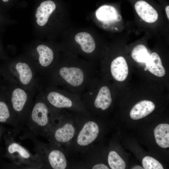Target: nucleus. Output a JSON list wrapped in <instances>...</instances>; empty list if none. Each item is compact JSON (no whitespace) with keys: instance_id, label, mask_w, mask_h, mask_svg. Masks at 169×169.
<instances>
[{"instance_id":"393cba45","label":"nucleus","mask_w":169,"mask_h":169,"mask_svg":"<svg viewBox=\"0 0 169 169\" xmlns=\"http://www.w3.org/2000/svg\"><path fill=\"white\" fill-rule=\"evenodd\" d=\"M6 59V57L0 46V61L1 60H5Z\"/></svg>"},{"instance_id":"2eb2a0df","label":"nucleus","mask_w":169,"mask_h":169,"mask_svg":"<svg viewBox=\"0 0 169 169\" xmlns=\"http://www.w3.org/2000/svg\"><path fill=\"white\" fill-rule=\"evenodd\" d=\"M155 108L154 104L151 101H141L132 107L130 112V116L134 120L141 119L151 113Z\"/></svg>"},{"instance_id":"a878e982","label":"nucleus","mask_w":169,"mask_h":169,"mask_svg":"<svg viewBox=\"0 0 169 169\" xmlns=\"http://www.w3.org/2000/svg\"><path fill=\"white\" fill-rule=\"evenodd\" d=\"M3 79V69L0 63V86L1 85Z\"/></svg>"},{"instance_id":"4468645a","label":"nucleus","mask_w":169,"mask_h":169,"mask_svg":"<svg viewBox=\"0 0 169 169\" xmlns=\"http://www.w3.org/2000/svg\"><path fill=\"white\" fill-rule=\"evenodd\" d=\"M135 8L138 15L146 22L152 23L157 20L158 14L157 11L146 1L140 0L137 2Z\"/></svg>"},{"instance_id":"b1692460","label":"nucleus","mask_w":169,"mask_h":169,"mask_svg":"<svg viewBox=\"0 0 169 169\" xmlns=\"http://www.w3.org/2000/svg\"><path fill=\"white\" fill-rule=\"evenodd\" d=\"M106 165L103 163H100L95 165L92 169H109Z\"/></svg>"},{"instance_id":"f8f14e48","label":"nucleus","mask_w":169,"mask_h":169,"mask_svg":"<svg viewBox=\"0 0 169 169\" xmlns=\"http://www.w3.org/2000/svg\"><path fill=\"white\" fill-rule=\"evenodd\" d=\"M11 120L15 129L19 131L20 129L19 122L11 107L7 98L2 86H0V122H5Z\"/></svg>"},{"instance_id":"cd10ccee","label":"nucleus","mask_w":169,"mask_h":169,"mask_svg":"<svg viewBox=\"0 0 169 169\" xmlns=\"http://www.w3.org/2000/svg\"><path fill=\"white\" fill-rule=\"evenodd\" d=\"M132 169H144L141 166H135L134 167H133Z\"/></svg>"},{"instance_id":"1a4fd4ad","label":"nucleus","mask_w":169,"mask_h":169,"mask_svg":"<svg viewBox=\"0 0 169 169\" xmlns=\"http://www.w3.org/2000/svg\"><path fill=\"white\" fill-rule=\"evenodd\" d=\"M34 144L36 154L40 158L43 168L53 169H65L70 167L64 148L53 143H45L34 139L29 135Z\"/></svg>"},{"instance_id":"bb28decb","label":"nucleus","mask_w":169,"mask_h":169,"mask_svg":"<svg viewBox=\"0 0 169 169\" xmlns=\"http://www.w3.org/2000/svg\"><path fill=\"white\" fill-rule=\"evenodd\" d=\"M169 6H167L165 8V11L168 19H169Z\"/></svg>"},{"instance_id":"f257e3e1","label":"nucleus","mask_w":169,"mask_h":169,"mask_svg":"<svg viewBox=\"0 0 169 169\" xmlns=\"http://www.w3.org/2000/svg\"><path fill=\"white\" fill-rule=\"evenodd\" d=\"M97 70L90 62L77 59L57 60L41 78L42 88L57 86L80 97L97 78Z\"/></svg>"},{"instance_id":"4be33fe9","label":"nucleus","mask_w":169,"mask_h":169,"mask_svg":"<svg viewBox=\"0 0 169 169\" xmlns=\"http://www.w3.org/2000/svg\"><path fill=\"white\" fill-rule=\"evenodd\" d=\"M108 165L112 169H124L126 165L124 161L115 151H110L108 155Z\"/></svg>"},{"instance_id":"0eeeda50","label":"nucleus","mask_w":169,"mask_h":169,"mask_svg":"<svg viewBox=\"0 0 169 169\" xmlns=\"http://www.w3.org/2000/svg\"><path fill=\"white\" fill-rule=\"evenodd\" d=\"M86 110L95 116L99 111L107 110L112 102L111 92L109 87L101 83L97 78L81 96Z\"/></svg>"},{"instance_id":"aec40b11","label":"nucleus","mask_w":169,"mask_h":169,"mask_svg":"<svg viewBox=\"0 0 169 169\" xmlns=\"http://www.w3.org/2000/svg\"><path fill=\"white\" fill-rule=\"evenodd\" d=\"M154 136L157 144L161 147H169V125L167 124H161L154 130Z\"/></svg>"},{"instance_id":"5701e85b","label":"nucleus","mask_w":169,"mask_h":169,"mask_svg":"<svg viewBox=\"0 0 169 169\" xmlns=\"http://www.w3.org/2000/svg\"><path fill=\"white\" fill-rule=\"evenodd\" d=\"M142 165L145 169H163L162 165L157 160L149 156L145 157L142 160Z\"/></svg>"},{"instance_id":"9d476101","label":"nucleus","mask_w":169,"mask_h":169,"mask_svg":"<svg viewBox=\"0 0 169 169\" xmlns=\"http://www.w3.org/2000/svg\"><path fill=\"white\" fill-rule=\"evenodd\" d=\"M14 140L9 145L8 149V153L13 157V164L24 168H43V164L36 154H32L25 148Z\"/></svg>"},{"instance_id":"f03ea898","label":"nucleus","mask_w":169,"mask_h":169,"mask_svg":"<svg viewBox=\"0 0 169 169\" xmlns=\"http://www.w3.org/2000/svg\"><path fill=\"white\" fill-rule=\"evenodd\" d=\"M77 124L76 134L72 140L64 146L67 155H81L97 140L100 128L95 115L89 112H74Z\"/></svg>"},{"instance_id":"9b49d317","label":"nucleus","mask_w":169,"mask_h":169,"mask_svg":"<svg viewBox=\"0 0 169 169\" xmlns=\"http://www.w3.org/2000/svg\"><path fill=\"white\" fill-rule=\"evenodd\" d=\"M37 54L28 61L32 65L38 74L41 78L55 64L57 60L52 49L44 44H40L36 48Z\"/></svg>"},{"instance_id":"412c9836","label":"nucleus","mask_w":169,"mask_h":169,"mask_svg":"<svg viewBox=\"0 0 169 169\" xmlns=\"http://www.w3.org/2000/svg\"><path fill=\"white\" fill-rule=\"evenodd\" d=\"M150 55L146 47L143 44H139L135 47L131 53L133 59L139 63H145Z\"/></svg>"},{"instance_id":"dca6fc26","label":"nucleus","mask_w":169,"mask_h":169,"mask_svg":"<svg viewBox=\"0 0 169 169\" xmlns=\"http://www.w3.org/2000/svg\"><path fill=\"white\" fill-rule=\"evenodd\" d=\"M55 3L51 0L41 3L37 8L35 13L36 22L40 26H44L47 22L49 16L56 8Z\"/></svg>"},{"instance_id":"20e7f679","label":"nucleus","mask_w":169,"mask_h":169,"mask_svg":"<svg viewBox=\"0 0 169 169\" xmlns=\"http://www.w3.org/2000/svg\"><path fill=\"white\" fill-rule=\"evenodd\" d=\"M77 129L74 112L62 110L53 112L50 125L44 136L49 142L64 146L73 139Z\"/></svg>"},{"instance_id":"6e6552de","label":"nucleus","mask_w":169,"mask_h":169,"mask_svg":"<svg viewBox=\"0 0 169 169\" xmlns=\"http://www.w3.org/2000/svg\"><path fill=\"white\" fill-rule=\"evenodd\" d=\"M52 111L40 91L36 95L25 125L29 133L36 136H44L51 122Z\"/></svg>"},{"instance_id":"ddd939ff","label":"nucleus","mask_w":169,"mask_h":169,"mask_svg":"<svg viewBox=\"0 0 169 169\" xmlns=\"http://www.w3.org/2000/svg\"><path fill=\"white\" fill-rule=\"evenodd\" d=\"M109 73L116 81L122 82L126 79L129 72L128 66L125 59L119 56L113 59L109 66Z\"/></svg>"},{"instance_id":"f3484780","label":"nucleus","mask_w":169,"mask_h":169,"mask_svg":"<svg viewBox=\"0 0 169 169\" xmlns=\"http://www.w3.org/2000/svg\"><path fill=\"white\" fill-rule=\"evenodd\" d=\"M75 42L79 45L81 51L84 54H91L96 48L95 42L89 33L85 32H80L75 36Z\"/></svg>"},{"instance_id":"6ab92c4d","label":"nucleus","mask_w":169,"mask_h":169,"mask_svg":"<svg viewBox=\"0 0 169 169\" xmlns=\"http://www.w3.org/2000/svg\"><path fill=\"white\" fill-rule=\"evenodd\" d=\"M95 14L98 20L103 22L120 20L121 18L114 7L107 5L100 7L96 10Z\"/></svg>"},{"instance_id":"423d86ee","label":"nucleus","mask_w":169,"mask_h":169,"mask_svg":"<svg viewBox=\"0 0 169 169\" xmlns=\"http://www.w3.org/2000/svg\"><path fill=\"white\" fill-rule=\"evenodd\" d=\"M52 112L66 110L76 112H89L79 95L57 86H47L41 91Z\"/></svg>"},{"instance_id":"7ed1b4c3","label":"nucleus","mask_w":169,"mask_h":169,"mask_svg":"<svg viewBox=\"0 0 169 169\" xmlns=\"http://www.w3.org/2000/svg\"><path fill=\"white\" fill-rule=\"evenodd\" d=\"M3 70L2 86L21 129L26 124L36 95L19 85Z\"/></svg>"},{"instance_id":"39448f33","label":"nucleus","mask_w":169,"mask_h":169,"mask_svg":"<svg viewBox=\"0 0 169 169\" xmlns=\"http://www.w3.org/2000/svg\"><path fill=\"white\" fill-rule=\"evenodd\" d=\"M4 72L15 82L36 95L42 89L41 78L28 60H8L1 63Z\"/></svg>"},{"instance_id":"a211bd4d","label":"nucleus","mask_w":169,"mask_h":169,"mask_svg":"<svg viewBox=\"0 0 169 169\" xmlns=\"http://www.w3.org/2000/svg\"><path fill=\"white\" fill-rule=\"evenodd\" d=\"M145 71L148 70L155 75L162 77L165 74L166 71L162 65L161 59L159 55L155 52L152 53L145 63Z\"/></svg>"}]
</instances>
